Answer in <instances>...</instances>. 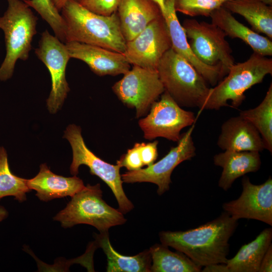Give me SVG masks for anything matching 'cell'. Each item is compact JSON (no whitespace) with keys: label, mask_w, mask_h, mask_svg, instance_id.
<instances>
[{"label":"cell","mask_w":272,"mask_h":272,"mask_svg":"<svg viewBox=\"0 0 272 272\" xmlns=\"http://www.w3.org/2000/svg\"><path fill=\"white\" fill-rule=\"evenodd\" d=\"M237 220L226 212L215 220L194 229L161 231V244L180 251L199 266L226 264L229 252V240L237 226Z\"/></svg>","instance_id":"1"},{"label":"cell","mask_w":272,"mask_h":272,"mask_svg":"<svg viewBox=\"0 0 272 272\" xmlns=\"http://www.w3.org/2000/svg\"><path fill=\"white\" fill-rule=\"evenodd\" d=\"M60 11L66 26V42L77 41L124 54L126 41L116 12L110 16L97 14L77 0H68Z\"/></svg>","instance_id":"2"},{"label":"cell","mask_w":272,"mask_h":272,"mask_svg":"<svg viewBox=\"0 0 272 272\" xmlns=\"http://www.w3.org/2000/svg\"><path fill=\"white\" fill-rule=\"evenodd\" d=\"M8 6L0 17V29L5 36L6 53L0 66V81L11 79L18 59L29 56L33 37L37 33V17L21 0H6Z\"/></svg>","instance_id":"3"},{"label":"cell","mask_w":272,"mask_h":272,"mask_svg":"<svg viewBox=\"0 0 272 272\" xmlns=\"http://www.w3.org/2000/svg\"><path fill=\"white\" fill-rule=\"evenodd\" d=\"M157 72L165 91L178 104L202 111L210 88L190 63L171 48L160 60Z\"/></svg>","instance_id":"4"},{"label":"cell","mask_w":272,"mask_h":272,"mask_svg":"<svg viewBox=\"0 0 272 272\" xmlns=\"http://www.w3.org/2000/svg\"><path fill=\"white\" fill-rule=\"evenodd\" d=\"M271 74L272 59L253 52L245 61L234 63L226 77L210 88L202 111L219 110L228 106V101L233 107H239L245 98L244 92Z\"/></svg>","instance_id":"5"},{"label":"cell","mask_w":272,"mask_h":272,"mask_svg":"<svg viewBox=\"0 0 272 272\" xmlns=\"http://www.w3.org/2000/svg\"><path fill=\"white\" fill-rule=\"evenodd\" d=\"M65 228L78 224H87L95 227L100 233L107 232L110 228L124 224L123 214L108 205L102 198L100 184H87L72 197L63 210L53 217Z\"/></svg>","instance_id":"6"},{"label":"cell","mask_w":272,"mask_h":272,"mask_svg":"<svg viewBox=\"0 0 272 272\" xmlns=\"http://www.w3.org/2000/svg\"><path fill=\"white\" fill-rule=\"evenodd\" d=\"M63 138L69 142L73 151L71 174L77 175L80 166H87L91 174L99 177L110 187L118 203V210L123 214L131 211L134 206L124 191L120 167L104 161L90 150L84 142L80 126L70 124L64 131Z\"/></svg>","instance_id":"7"},{"label":"cell","mask_w":272,"mask_h":272,"mask_svg":"<svg viewBox=\"0 0 272 272\" xmlns=\"http://www.w3.org/2000/svg\"><path fill=\"white\" fill-rule=\"evenodd\" d=\"M182 26L195 55L207 65L220 66L223 76L226 75L235 62L225 33L212 22L193 19L185 20Z\"/></svg>","instance_id":"8"},{"label":"cell","mask_w":272,"mask_h":272,"mask_svg":"<svg viewBox=\"0 0 272 272\" xmlns=\"http://www.w3.org/2000/svg\"><path fill=\"white\" fill-rule=\"evenodd\" d=\"M149 110L138 122L144 137L149 140L161 137L178 142L182 129L194 124L196 119L194 113L182 108L166 91Z\"/></svg>","instance_id":"9"},{"label":"cell","mask_w":272,"mask_h":272,"mask_svg":"<svg viewBox=\"0 0 272 272\" xmlns=\"http://www.w3.org/2000/svg\"><path fill=\"white\" fill-rule=\"evenodd\" d=\"M112 89L124 104L135 108L136 117L145 116L165 91L158 72L133 66Z\"/></svg>","instance_id":"10"},{"label":"cell","mask_w":272,"mask_h":272,"mask_svg":"<svg viewBox=\"0 0 272 272\" xmlns=\"http://www.w3.org/2000/svg\"><path fill=\"white\" fill-rule=\"evenodd\" d=\"M194 124L181 134L177 145L172 147L161 159L145 168L128 171L121 175L123 182H150L158 186L157 193L162 195L170 188L171 175L181 163L195 155L196 148L191 136Z\"/></svg>","instance_id":"11"},{"label":"cell","mask_w":272,"mask_h":272,"mask_svg":"<svg viewBox=\"0 0 272 272\" xmlns=\"http://www.w3.org/2000/svg\"><path fill=\"white\" fill-rule=\"evenodd\" d=\"M35 53L49 72L51 89L46 100L49 112L55 113L60 109L70 89L65 78L67 64L71 58L65 43L47 30L42 32Z\"/></svg>","instance_id":"12"},{"label":"cell","mask_w":272,"mask_h":272,"mask_svg":"<svg viewBox=\"0 0 272 272\" xmlns=\"http://www.w3.org/2000/svg\"><path fill=\"white\" fill-rule=\"evenodd\" d=\"M171 42L163 16L151 22L140 34L126 42L124 55L133 66L157 71Z\"/></svg>","instance_id":"13"},{"label":"cell","mask_w":272,"mask_h":272,"mask_svg":"<svg viewBox=\"0 0 272 272\" xmlns=\"http://www.w3.org/2000/svg\"><path fill=\"white\" fill-rule=\"evenodd\" d=\"M242 191L236 199L225 202V212L236 220L254 219L272 225V179L252 184L248 177L242 180Z\"/></svg>","instance_id":"14"},{"label":"cell","mask_w":272,"mask_h":272,"mask_svg":"<svg viewBox=\"0 0 272 272\" xmlns=\"http://www.w3.org/2000/svg\"><path fill=\"white\" fill-rule=\"evenodd\" d=\"M65 44L70 58L84 61L98 76L124 75L130 70L131 64L123 54L77 41Z\"/></svg>","instance_id":"15"},{"label":"cell","mask_w":272,"mask_h":272,"mask_svg":"<svg viewBox=\"0 0 272 272\" xmlns=\"http://www.w3.org/2000/svg\"><path fill=\"white\" fill-rule=\"evenodd\" d=\"M165 7L163 16L170 36L171 48L190 63L207 82L215 85L223 77L221 67L207 65L195 55L189 44L184 29L177 16L174 0H165Z\"/></svg>","instance_id":"16"},{"label":"cell","mask_w":272,"mask_h":272,"mask_svg":"<svg viewBox=\"0 0 272 272\" xmlns=\"http://www.w3.org/2000/svg\"><path fill=\"white\" fill-rule=\"evenodd\" d=\"M217 145L224 151L260 152L265 149L257 129L239 115L222 124Z\"/></svg>","instance_id":"17"},{"label":"cell","mask_w":272,"mask_h":272,"mask_svg":"<svg viewBox=\"0 0 272 272\" xmlns=\"http://www.w3.org/2000/svg\"><path fill=\"white\" fill-rule=\"evenodd\" d=\"M126 41L133 39L153 21L162 16L152 0H120L116 11Z\"/></svg>","instance_id":"18"},{"label":"cell","mask_w":272,"mask_h":272,"mask_svg":"<svg viewBox=\"0 0 272 272\" xmlns=\"http://www.w3.org/2000/svg\"><path fill=\"white\" fill-rule=\"evenodd\" d=\"M29 188L36 191V195L41 201L72 197L85 187L83 180L74 175L64 177L53 173L46 164L40 166L38 173L33 178L27 179Z\"/></svg>","instance_id":"19"},{"label":"cell","mask_w":272,"mask_h":272,"mask_svg":"<svg viewBox=\"0 0 272 272\" xmlns=\"http://www.w3.org/2000/svg\"><path fill=\"white\" fill-rule=\"evenodd\" d=\"M259 152L224 151L215 155L213 157L214 164L223 169L219 186L227 191L238 178L257 171L261 164Z\"/></svg>","instance_id":"20"},{"label":"cell","mask_w":272,"mask_h":272,"mask_svg":"<svg viewBox=\"0 0 272 272\" xmlns=\"http://www.w3.org/2000/svg\"><path fill=\"white\" fill-rule=\"evenodd\" d=\"M212 23L220 28L226 36L239 38L248 45L253 52L262 56L272 55V42L245 26L223 6L216 9L210 16Z\"/></svg>","instance_id":"21"},{"label":"cell","mask_w":272,"mask_h":272,"mask_svg":"<svg viewBox=\"0 0 272 272\" xmlns=\"http://www.w3.org/2000/svg\"><path fill=\"white\" fill-rule=\"evenodd\" d=\"M272 229H264L251 242L243 245L226 265L228 272H257L264 254L271 244Z\"/></svg>","instance_id":"22"},{"label":"cell","mask_w":272,"mask_h":272,"mask_svg":"<svg viewBox=\"0 0 272 272\" xmlns=\"http://www.w3.org/2000/svg\"><path fill=\"white\" fill-rule=\"evenodd\" d=\"M98 245L107 256L108 272H150L152 258L149 249L133 256L123 255L111 245L108 232L97 235Z\"/></svg>","instance_id":"23"},{"label":"cell","mask_w":272,"mask_h":272,"mask_svg":"<svg viewBox=\"0 0 272 272\" xmlns=\"http://www.w3.org/2000/svg\"><path fill=\"white\" fill-rule=\"evenodd\" d=\"M223 6L230 12L244 17L256 32L263 33L272 39L271 6L258 0L229 1Z\"/></svg>","instance_id":"24"},{"label":"cell","mask_w":272,"mask_h":272,"mask_svg":"<svg viewBox=\"0 0 272 272\" xmlns=\"http://www.w3.org/2000/svg\"><path fill=\"white\" fill-rule=\"evenodd\" d=\"M152 272H199L201 267L196 264L184 253L172 252L168 246L156 244L149 249Z\"/></svg>","instance_id":"25"},{"label":"cell","mask_w":272,"mask_h":272,"mask_svg":"<svg viewBox=\"0 0 272 272\" xmlns=\"http://www.w3.org/2000/svg\"><path fill=\"white\" fill-rule=\"evenodd\" d=\"M239 115L250 122L259 133L265 148L272 152V84L262 101L253 108L241 111Z\"/></svg>","instance_id":"26"},{"label":"cell","mask_w":272,"mask_h":272,"mask_svg":"<svg viewBox=\"0 0 272 272\" xmlns=\"http://www.w3.org/2000/svg\"><path fill=\"white\" fill-rule=\"evenodd\" d=\"M31 190L27 179L14 174L10 168L8 154L3 147H0V199L13 196L19 202L26 200V194Z\"/></svg>","instance_id":"27"},{"label":"cell","mask_w":272,"mask_h":272,"mask_svg":"<svg viewBox=\"0 0 272 272\" xmlns=\"http://www.w3.org/2000/svg\"><path fill=\"white\" fill-rule=\"evenodd\" d=\"M34 9L50 26L55 36L62 42H66V26L59 11L51 0H23Z\"/></svg>","instance_id":"28"},{"label":"cell","mask_w":272,"mask_h":272,"mask_svg":"<svg viewBox=\"0 0 272 272\" xmlns=\"http://www.w3.org/2000/svg\"><path fill=\"white\" fill-rule=\"evenodd\" d=\"M223 4L219 0H174V8L176 12L190 17H210Z\"/></svg>","instance_id":"29"},{"label":"cell","mask_w":272,"mask_h":272,"mask_svg":"<svg viewBox=\"0 0 272 272\" xmlns=\"http://www.w3.org/2000/svg\"><path fill=\"white\" fill-rule=\"evenodd\" d=\"M84 7L97 14L110 16L117 11L120 0H77Z\"/></svg>","instance_id":"30"},{"label":"cell","mask_w":272,"mask_h":272,"mask_svg":"<svg viewBox=\"0 0 272 272\" xmlns=\"http://www.w3.org/2000/svg\"><path fill=\"white\" fill-rule=\"evenodd\" d=\"M116 164L120 168H126L128 171L141 169L144 165L139 151L138 143L134 144L132 148L127 150L126 153L117 161Z\"/></svg>","instance_id":"31"},{"label":"cell","mask_w":272,"mask_h":272,"mask_svg":"<svg viewBox=\"0 0 272 272\" xmlns=\"http://www.w3.org/2000/svg\"><path fill=\"white\" fill-rule=\"evenodd\" d=\"M158 141L145 143H138L139 149L144 166L153 164L158 157Z\"/></svg>","instance_id":"32"},{"label":"cell","mask_w":272,"mask_h":272,"mask_svg":"<svg viewBox=\"0 0 272 272\" xmlns=\"http://www.w3.org/2000/svg\"><path fill=\"white\" fill-rule=\"evenodd\" d=\"M272 271V245L271 244L264 254L260 263L259 272Z\"/></svg>","instance_id":"33"},{"label":"cell","mask_w":272,"mask_h":272,"mask_svg":"<svg viewBox=\"0 0 272 272\" xmlns=\"http://www.w3.org/2000/svg\"><path fill=\"white\" fill-rule=\"evenodd\" d=\"M202 271L228 272V270L226 264L216 263L205 266Z\"/></svg>","instance_id":"34"},{"label":"cell","mask_w":272,"mask_h":272,"mask_svg":"<svg viewBox=\"0 0 272 272\" xmlns=\"http://www.w3.org/2000/svg\"><path fill=\"white\" fill-rule=\"evenodd\" d=\"M56 8L60 11L68 0H51Z\"/></svg>","instance_id":"35"},{"label":"cell","mask_w":272,"mask_h":272,"mask_svg":"<svg viewBox=\"0 0 272 272\" xmlns=\"http://www.w3.org/2000/svg\"><path fill=\"white\" fill-rule=\"evenodd\" d=\"M8 216L7 210L3 206L0 205V222L7 218Z\"/></svg>","instance_id":"36"},{"label":"cell","mask_w":272,"mask_h":272,"mask_svg":"<svg viewBox=\"0 0 272 272\" xmlns=\"http://www.w3.org/2000/svg\"><path fill=\"white\" fill-rule=\"evenodd\" d=\"M155 2L160 7L162 15L165 13V0H152Z\"/></svg>","instance_id":"37"},{"label":"cell","mask_w":272,"mask_h":272,"mask_svg":"<svg viewBox=\"0 0 272 272\" xmlns=\"http://www.w3.org/2000/svg\"><path fill=\"white\" fill-rule=\"evenodd\" d=\"M262 3L267 5L268 6H272V0H258Z\"/></svg>","instance_id":"38"},{"label":"cell","mask_w":272,"mask_h":272,"mask_svg":"<svg viewBox=\"0 0 272 272\" xmlns=\"http://www.w3.org/2000/svg\"><path fill=\"white\" fill-rule=\"evenodd\" d=\"M220 1L222 2V3H224L226 2L229 1H232V0H219Z\"/></svg>","instance_id":"39"}]
</instances>
